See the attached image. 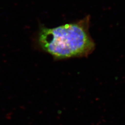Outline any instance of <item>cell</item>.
I'll use <instances>...</instances> for the list:
<instances>
[{"label": "cell", "instance_id": "obj_1", "mask_svg": "<svg viewBox=\"0 0 125 125\" xmlns=\"http://www.w3.org/2000/svg\"><path fill=\"white\" fill-rule=\"evenodd\" d=\"M89 18L54 28L42 29L39 34L42 48L55 58L86 56L95 44L89 32Z\"/></svg>", "mask_w": 125, "mask_h": 125}]
</instances>
